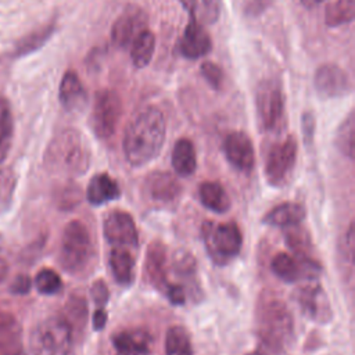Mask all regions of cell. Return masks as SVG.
I'll list each match as a JSON object with an SVG mask.
<instances>
[{
    "mask_svg": "<svg viewBox=\"0 0 355 355\" xmlns=\"http://www.w3.org/2000/svg\"><path fill=\"white\" fill-rule=\"evenodd\" d=\"M166 135V122L161 110L146 107L128 123L122 140L123 155L130 166L140 168L161 151Z\"/></svg>",
    "mask_w": 355,
    "mask_h": 355,
    "instance_id": "1",
    "label": "cell"
},
{
    "mask_svg": "<svg viewBox=\"0 0 355 355\" xmlns=\"http://www.w3.org/2000/svg\"><path fill=\"white\" fill-rule=\"evenodd\" d=\"M255 330L262 344L282 352L294 341V319L287 304L273 291L259 294L255 304Z\"/></svg>",
    "mask_w": 355,
    "mask_h": 355,
    "instance_id": "2",
    "label": "cell"
},
{
    "mask_svg": "<svg viewBox=\"0 0 355 355\" xmlns=\"http://www.w3.org/2000/svg\"><path fill=\"white\" fill-rule=\"evenodd\" d=\"M44 166L61 176L83 175L90 166V148L80 132L72 128L58 132L47 146Z\"/></svg>",
    "mask_w": 355,
    "mask_h": 355,
    "instance_id": "3",
    "label": "cell"
},
{
    "mask_svg": "<svg viewBox=\"0 0 355 355\" xmlns=\"http://www.w3.org/2000/svg\"><path fill=\"white\" fill-rule=\"evenodd\" d=\"M58 261L73 276H85L96 265V247L89 227L78 219L68 222L62 230Z\"/></svg>",
    "mask_w": 355,
    "mask_h": 355,
    "instance_id": "4",
    "label": "cell"
},
{
    "mask_svg": "<svg viewBox=\"0 0 355 355\" xmlns=\"http://www.w3.org/2000/svg\"><path fill=\"white\" fill-rule=\"evenodd\" d=\"M73 331L62 316L40 320L29 337L32 355H72Z\"/></svg>",
    "mask_w": 355,
    "mask_h": 355,
    "instance_id": "5",
    "label": "cell"
},
{
    "mask_svg": "<svg viewBox=\"0 0 355 355\" xmlns=\"http://www.w3.org/2000/svg\"><path fill=\"white\" fill-rule=\"evenodd\" d=\"M207 254L216 265H226L241 251L243 233L236 222L215 223L207 220L201 226Z\"/></svg>",
    "mask_w": 355,
    "mask_h": 355,
    "instance_id": "6",
    "label": "cell"
},
{
    "mask_svg": "<svg viewBox=\"0 0 355 355\" xmlns=\"http://www.w3.org/2000/svg\"><path fill=\"white\" fill-rule=\"evenodd\" d=\"M255 108L259 126L263 132L280 130L284 122L286 101L282 83L277 78L262 79L255 89Z\"/></svg>",
    "mask_w": 355,
    "mask_h": 355,
    "instance_id": "7",
    "label": "cell"
},
{
    "mask_svg": "<svg viewBox=\"0 0 355 355\" xmlns=\"http://www.w3.org/2000/svg\"><path fill=\"white\" fill-rule=\"evenodd\" d=\"M122 116V100L116 90L101 89L94 94L90 126L94 135L107 140L114 136Z\"/></svg>",
    "mask_w": 355,
    "mask_h": 355,
    "instance_id": "8",
    "label": "cell"
},
{
    "mask_svg": "<svg viewBox=\"0 0 355 355\" xmlns=\"http://www.w3.org/2000/svg\"><path fill=\"white\" fill-rule=\"evenodd\" d=\"M298 153V141L294 135L273 144L266 155L265 179L272 186H282L291 175Z\"/></svg>",
    "mask_w": 355,
    "mask_h": 355,
    "instance_id": "9",
    "label": "cell"
},
{
    "mask_svg": "<svg viewBox=\"0 0 355 355\" xmlns=\"http://www.w3.org/2000/svg\"><path fill=\"white\" fill-rule=\"evenodd\" d=\"M293 298L305 318L319 324L331 322V304L324 288L319 283H306L300 286L294 291Z\"/></svg>",
    "mask_w": 355,
    "mask_h": 355,
    "instance_id": "10",
    "label": "cell"
},
{
    "mask_svg": "<svg viewBox=\"0 0 355 355\" xmlns=\"http://www.w3.org/2000/svg\"><path fill=\"white\" fill-rule=\"evenodd\" d=\"M272 272L286 283H295L298 280H313L322 273V265L318 259H305L291 257L287 252H277L270 262Z\"/></svg>",
    "mask_w": 355,
    "mask_h": 355,
    "instance_id": "11",
    "label": "cell"
},
{
    "mask_svg": "<svg viewBox=\"0 0 355 355\" xmlns=\"http://www.w3.org/2000/svg\"><path fill=\"white\" fill-rule=\"evenodd\" d=\"M103 234L115 247H137L139 232L133 216L122 209L108 211L103 218Z\"/></svg>",
    "mask_w": 355,
    "mask_h": 355,
    "instance_id": "12",
    "label": "cell"
},
{
    "mask_svg": "<svg viewBox=\"0 0 355 355\" xmlns=\"http://www.w3.org/2000/svg\"><path fill=\"white\" fill-rule=\"evenodd\" d=\"M147 24H148V17L143 8L137 6L126 7L115 19L111 28L112 44L118 49L130 47L132 42L144 29H147Z\"/></svg>",
    "mask_w": 355,
    "mask_h": 355,
    "instance_id": "13",
    "label": "cell"
},
{
    "mask_svg": "<svg viewBox=\"0 0 355 355\" xmlns=\"http://www.w3.org/2000/svg\"><path fill=\"white\" fill-rule=\"evenodd\" d=\"M318 94L323 98H337L351 93L352 83L348 73L336 64H322L313 78Z\"/></svg>",
    "mask_w": 355,
    "mask_h": 355,
    "instance_id": "14",
    "label": "cell"
},
{
    "mask_svg": "<svg viewBox=\"0 0 355 355\" xmlns=\"http://www.w3.org/2000/svg\"><path fill=\"white\" fill-rule=\"evenodd\" d=\"M223 154L227 162L240 172L250 173L255 165V151L250 136L241 130L230 132L223 140Z\"/></svg>",
    "mask_w": 355,
    "mask_h": 355,
    "instance_id": "15",
    "label": "cell"
},
{
    "mask_svg": "<svg viewBox=\"0 0 355 355\" xmlns=\"http://www.w3.org/2000/svg\"><path fill=\"white\" fill-rule=\"evenodd\" d=\"M179 53L189 60H197L207 55L212 50V40L207 29L198 19L193 10H190L189 22L178 44Z\"/></svg>",
    "mask_w": 355,
    "mask_h": 355,
    "instance_id": "16",
    "label": "cell"
},
{
    "mask_svg": "<svg viewBox=\"0 0 355 355\" xmlns=\"http://www.w3.org/2000/svg\"><path fill=\"white\" fill-rule=\"evenodd\" d=\"M143 190L144 196L150 201L161 205H169L179 198L182 193V186L178 182L176 176L171 172L154 171L148 173L144 179Z\"/></svg>",
    "mask_w": 355,
    "mask_h": 355,
    "instance_id": "17",
    "label": "cell"
},
{
    "mask_svg": "<svg viewBox=\"0 0 355 355\" xmlns=\"http://www.w3.org/2000/svg\"><path fill=\"white\" fill-rule=\"evenodd\" d=\"M143 272L146 282L164 293L169 282L166 279V247L162 241L154 240L148 244Z\"/></svg>",
    "mask_w": 355,
    "mask_h": 355,
    "instance_id": "18",
    "label": "cell"
},
{
    "mask_svg": "<svg viewBox=\"0 0 355 355\" xmlns=\"http://www.w3.org/2000/svg\"><path fill=\"white\" fill-rule=\"evenodd\" d=\"M111 341L116 355H148L153 347V336L144 329L121 330Z\"/></svg>",
    "mask_w": 355,
    "mask_h": 355,
    "instance_id": "19",
    "label": "cell"
},
{
    "mask_svg": "<svg viewBox=\"0 0 355 355\" xmlns=\"http://www.w3.org/2000/svg\"><path fill=\"white\" fill-rule=\"evenodd\" d=\"M0 355H25L21 323L10 312H0Z\"/></svg>",
    "mask_w": 355,
    "mask_h": 355,
    "instance_id": "20",
    "label": "cell"
},
{
    "mask_svg": "<svg viewBox=\"0 0 355 355\" xmlns=\"http://www.w3.org/2000/svg\"><path fill=\"white\" fill-rule=\"evenodd\" d=\"M60 103L67 111L82 110L87 103V94L78 73L68 69L60 83Z\"/></svg>",
    "mask_w": 355,
    "mask_h": 355,
    "instance_id": "21",
    "label": "cell"
},
{
    "mask_svg": "<svg viewBox=\"0 0 355 355\" xmlns=\"http://www.w3.org/2000/svg\"><path fill=\"white\" fill-rule=\"evenodd\" d=\"M121 197V189L108 173L94 175L86 189V198L93 207L104 205Z\"/></svg>",
    "mask_w": 355,
    "mask_h": 355,
    "instance_id": "22",
    "label": "cell"
},
{
    "mask_svg": "<svg viewBox=\"0 0 355 355\" xmlns=\"http://www.w3.org/2000/svg\"><path fill=\"white\" fill-rule=\"evenodd\" d=\"M306 211L300 202H282L269 209L262 222L273 227H291L300 225L305 219Z\"/></svg>",
    "mask_w": 355,
    "mask_h": 355,
    "instance_id": "23",
    "label": "cell"
},
{
    "mask_svg": "<svg viewBox=\"0 0 355 355\" xmlns=\"http://www.w3.org/2000/svg\"><path fill=\"white\" fill-rule=\"evenodd\" d=\"M172 166L176 175L187 178L197 169V154L193 141L187 137L179 139L172 148Z\"/></svg>",
    "mask_w": 355,
    "mask_h": 355,
    "instance_id": "24",
    "label": "cell"
},
{
    "mask_svg": "<svg viewBox=\"0 0 355 355\" xmlns=\"http://www.w3.org/2000/svg\"><path fill=\"white\" fill-rule=\"evenodd\" d=\"M108 263L115 282L119 286H130L135 279V258L132 254L122 248L115 247L108 255Z\"/></svg>",
    "mask_w": 355,
    "mask_h": 355,
    "instance_id": "25",
    "label": "cell"
},
{
    "mask_svg": "<svg viewBox=\"0 0 355 355\" xmlns=\"http://www.w3.org/2000/svg\"><path fill=\"white\" fill-rule=\"evenodd\" d=\"M198 200L209 211L225 214L230 209V198L219 182H204L198 186Z\"/></svg>",
    "mask_w": 355,
    "mask_h": 355,
    "instance_id": "26",
    "label": "cell"
},
{
    "mask_svg": "<svg viewBox=\"0 0 355 355\" xmlns=\"http://www.w3.org/2000/svg\"><path fill=\"white\" fill-rule=\"evenodd\" d=\"M130 60L136 68H144L150 64L155 50V36L147 28L130 44Z\"/></svg>",
    "mask_w": 355,
    "mask_h": 355,
    "instance_id": "27",
    "label": "cell"
},
{
    "mask_svg": "<svg viewBox=\"0 0 355 355\" xmlns=\"http://www.w3.org/2000/svg\"><path fill=\"white\" fill-rule=\"evenodd\" d=\"M55 25H57L55 19H51L46 25H43V26L32 31L26 36H24L21 40H18L15 50H14V55H18V57L25 55V54H29V53L40 49L54 33Z\"/></svg>",
    "mask_w": 355,
    "mask_h": 355,
    "instance_id": "28",
    "label": "cell"
},
{
    "mask_svg": "<svg viewBox=\"0 0 355 355\" xmlns=\"http://www.w3.org/2000/svg\"><path fill=\"white\" fill-rule=\"evenodd\" d=\"M286 229H287V232L284 233L286 244L294 252V255L305 259H316L313 257V245H312L309 233L305 229L300 227V225L286 227Z\"/></svg>",
    "mask_w": 355,
    "mask_h": 355,
    "instance_id": "29",
    "label": "cell"
},
{
    "mask_svg": "<svg viewBox=\"0 0 355 355\" xmlns=\"http://www.w3.org/2000/svg\"><path fill=\"white\" fill-rule=\"evenodd\" d=\"M67 323L71 326L73 334L80 333L85 329L87 320V302L82 295H71L64 306L61 315Z\"/></svg>",
    "mask_w": 355,
    "mask_h": 355,
    "instance_id": "30",
    "label": "cell"
},
{
    "mask_svg": "<svg viewBox=\"0 0 355 355\" xmlns=\"http://www.w3.org/2000/svg\"><path fill=\"white\" fill-rule=\"evenodd\" d=\"M165 355H193L189 331L183 326H171L165 334Z\"/></svg>",
    "mask_w": 355,
    "mask_h": 355,
    "instance_id": "31",
    "label": "cell"
},
{
    "mask_svg": "<svg viewBox=\"0 0 355 355\" xmlns=\"http://www.w3.org/2000/svg\"><path fill=\"white\" fill-rule=\"evenodd\" d=\"M355 0H336L324 10V22L330 28H337L354 21Z\"/></svg>",
    "mask_w": 355,
    "mask_h": 355,
    "instance_id": "32",
    "label": "cell"
},
{
    "mask_svg": "<svg viewBox=\"0 0 355 355\" xmlns=\"http://www.w3.org/2000/svg\"><path fill=\"white\" fill-rule=\"evenodd\" d=\"M14 136V118L6 98L0 97V162H3L11 148Z\"/></svg>",
    "mask_w": 355,
    "mask_h": 355,
    "instance_id": "33",
    "label": "cell"
},
{
    "mask_svg": "<svg viewBox=\"0 0 355 355\" xmlns=\"http://www.w3.org/2000/svg\"><path fill=\"white\" fill-rule=\"evenodd\" d=\"M334 144L337 150L347 157L348 159H354V144H355V119H354V111H351L344 121L340 123Z\"/></svg>",
    "mask_w": 355,
    "mask_h": 355,
    "instance_id": "34",
    "label": "cell"
},
{
    "mask_svg": "<svg viewBox=\"0 0 355 355\" xmlns=\"http://www.w3.org/2000/svg\"><path fill=\"white\" fill-rule=\"evenodd\" d=\"M173 272L180 276L182 279L187 280L189 283L196 284V275H197V262L196 258L191 255V252L179 250L173 254V262H172Z\"/></svg>",
    "mask_w": 355,
    "mask_h": 355,
    "instance_id": "35",
    "label": "cell"
},
{
    "mask_svg": "<svg viewBox=\"0 0 355 355\" xmlns=\"http://www.w3.org/2000/svg\"><path fill=\"white\" fill-rule=\"evenodd\" d=\"M36 290L43 295H54L61 291L62 280L61 276L50 268H43L37 272L35 277Z\"/></svg>",
    "mask_w": 355,
    "mask_h": 355,
    "instance_id": "36",
    "label": "cell"
},
{
    "mask_svg": "<svg viewBox=\"0 0 355 355\" xmlns=\"http://www.w3.org/2000/svg\"><path fill=\"white\" fill-rule=\"evenodd\" d=\"M338 254H340V261L345 265H348L349 273H352V266H354V223L351 222L344 232L341 237V243L338 245Z\"/></svg>",
    "mask_w": 355,
    "mask_h": 355,
    "instance_id": "37",
    "label": "cell"
},
{
    "mask_svg": "<svg viewBox=\"0 0 355 355\" xmlns=\"http://www.w3.org/2000/svg\"><path fill=\"white\" fill-rule=\"evenodd\" d=\"M200 72L202 75V78L205 79V82L214 89V90H220L223 86V71L222 68L212 62V61H204L200 67Z\"/></svg>",
    "mask_w": 355,
    "mask_h": 355,
    "instance_id": "38",
    "label": "cell"
},
{
    "mask_svg": "<svg viewBox=\"0 0 355 355\" xmlns=\"http://www.w3.org/2000/svg\"><path fill=\"white\" fill-rule=\"evenodd\" d=\"M80 189L76 184H67L57 194V204L61 209H72L80 202Z\"/></svg>",
    "mask_w": 355,
    "mask_h": 355,
    "instance_id": "39",
    "label": "cell"
},
{
    "mask_svg": "<svg viewBox=\"0 0 355 355\" xmlns=\"http://www.w3.org/2000/svg\"><path fill=\"white\" fill-rule=\"evenodd\" d=\"M90 294L97 308H104L110 300V290L103 279H97L93 282L90 287Z\"/></svg>",
    "mask_w": 355,
    "mask_h": 355,
    "instance_id": "40",
    "label": "cell"
},
{
    "mask_svg": "<svg viewBox=\"0 0 355 355\" xmlns=\"http://www.w3.org/2000/svg\"><path fill=\"white\" fill-rule=\"evenodd\" d=\"M315 115L312 111H305L301 118V128H302V137L305 146H309L313 143L315 136Z\"/></svg>",
    "mask_w": 355,
    "mask_h": 355,
    "instance_id": "41",
    "label": "cell"
},
{
    "mask_svg": "<svg viewBox=\"0 0 355 355\" xmlns=\"http://www.w3.org/2000/svg\"><path fill=\"white\" fill-rule=\"evenodd\" d=\"M165 297L173 305H183L186 302V291L182 284H172L169 283L164 290Z\"/></svg>",
    "mask_w": 355,
    "mask_h": 355,
    "instance_id": "42",
    "label": "cell"
},
{
    "mask_svg": "<svg viewBox=\"0 0 355 355\" xmlns=\"http://www.w3.org/2000/svg\"><path fill=\"white\" fill-rule=\"evenodd\" d=\"M32 288V279L28 275H18L10 284V291L17 295H25Z\"/></svg>",
    "mask_w": 355,
    "mask_h": 355,
    "instance_id": "43",
    "label": "cell"
},
{
    "mask_svg": "<svg viewBox=\"0 0 355 355\" xmlns=\"http://www.w3.org/2000/svg\"><path fill=\"white\" fill-rule=\"evenodd\" d=\"M204 17L208 22H215L220 14V0H202Z\"/></svg>",
    "mask_w": 355,
    "mask_h": 355,
    "instance_id": "44",
    "label": "cell"
},
{
    "mask_svg": "<svg viewBox=\"0 0 355 355\" xmlns=\"http://www.w3.org/2000/svg\"><path fill=\"white\" fill-rule=\"evenodd\" d=\"M107 311L104 308H97L93 313V318H92V324H93V329L94 330H103L107 324Z\"/></svg>",
    "mask_w": 355,
    "mask_h": 355,
    "instance_id": "45",
    "label": "cell"
},
{
    "mask_svg": "<svg viewBox=\"0 0 355 355\" xmlns=\"http://www.w3.org/2000/svg\"><path fill=\"white\" fill-rule=\"evenodd\" d=\"M270 3H272V0H252L251 6L248 7V11L252 14H258V12L263 11L265 8H268Z\"/></svg>",
    "mask_w": 355,
    "mask_h": 355,
    "instance_id": "46",
    "label": "cell"
},
{
    "mask_svg": "<svg viewBox=\"0 0 355 355\" xmlns=\"http://www.w3.org/2000/svg\"><path fill=\"white\" fill-rule=\"evenodd\" d=\"M324 0H300V3L305 7V8H313L316 6H319L320 3H323Z\"/></svg>",
    "mask_w": 355,
    "mask_h": 355,
    "instance_id": "47",
    "label": "cell"
},
{
    "mask_svg": "<svg viewBox=\"0 0 355 355\" xmlns=\"http://www.w3.org/2000/svg\"><path fill=\"white\" fill-rule=\"evenodd\" d=\"M6 275H7V263L4 259H0V284L4 280Z\"/></svg>",
    "mask_w": 355,
    "mask_h": 355,
    "instance_id": "48",
    "label": "cell"
},
{
    "mask_svg": "<svg viewBox=\"0 0 355 355\" xmlns=\"http://www.w3.org/2000/svg\"><path fill=\"white\" fill-rule=\"evenodd\" d=\"M245 355H263V354L259 352V351H252V352H248V354H245Z\"/></svg>",
    "mask_w": 355,
    "mask_h": 355,
    "instance_id": "49",
    "label": "cell"
}]
</instances>
